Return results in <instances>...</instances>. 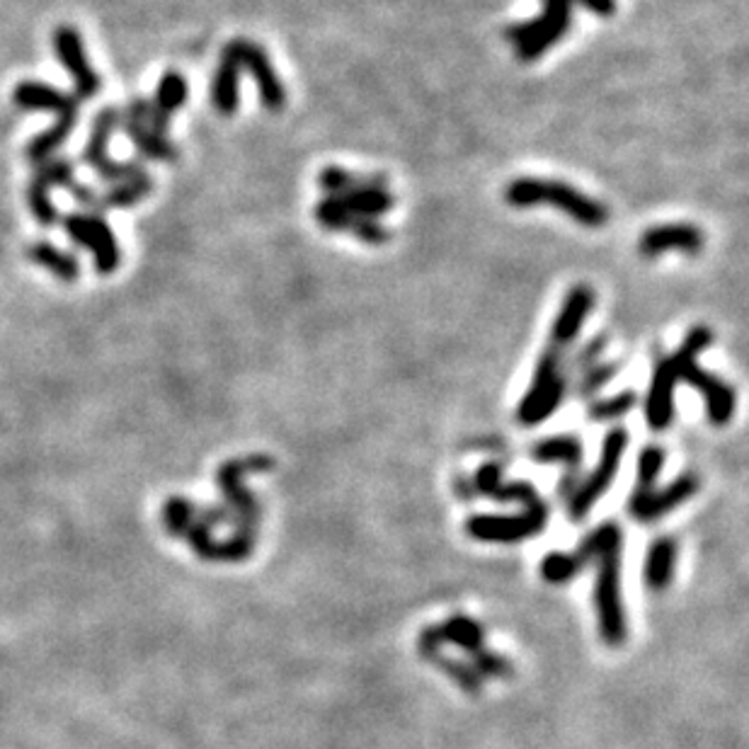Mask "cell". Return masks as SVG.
I'll return each mask as SVG.
<instances>
[{"instance_id":"obj_1","label":"cell","mask_w":749,"mask_h":749,"mask_svg":"<svg viewBox=\"0 0 749 749\" xmlns=\"http://www.w3.org/2000/svg\"><path fill=\"white\" fill-rule=\"evenodd\" d=\"M505 202L510 207L526 209L536 204L558 207L570 219L587 228H602L609 221V209L599 199L587 197L577 187L560 180H541V177H517L507 185Z\"/></svg>"},{"instance_id":"obj_6","label":"cell","mask_w":749,"mask_h":749,"mask_svg":"<svg viewBox=\"0 0 749 749\" xmlns=\"http://www.w3.org/2000/svg\"><path fill=\"white\" fill-rule=\"evenodd\" d=\"M626 447H628L626 430L616 427V430H611L609 434H606L599 463L594 466V471L590 473V476L582 480L577 488H573V493H570V500H568L570 519H575V522L585 519L592 507L599 502V497H602L606 490L614 485V478L621 468V459H623V454H626Z\"/></svg>"},{"instance_id":"obj_35","label":"cell","mask_w":749,"mask_h":749,"mask_svg":"<svg viewBox=\"0 0 749 749\" xmlns=\"http://www.w3.org/2000/svg\"><path fill=\"white\" fill-rule=\"evenodd\" d=\"M141 173H146L141 160H110V163H107L105 168L97 170L95 175L102 185L112 187V185H119V182H127L131 180V177H136Z\"/></svg>"},{"instance_id":"obj_38","label":"cell","mask_w":749,"mask_h":749,"mask_svg":"<svg viewBox=\"0 0 749 749\" xmlns=\"http://www.w3.org/2000/svg\"><path fill=\"white\" fill-rule=\"evenodd\" d=\"M606 347V337H594V340L587 342L585 347H580V352H575V357L570 359V371H587L594 364H599V357H602Z\"/></svg>"},{"instance_id":"obj_2","label":"cell","mask_w":749,"mask_h":749,"mask_svg":"<svg viewBox=\"0 0 749 749\" xmlns=\"http://www.w3.org/2000/svg\"><path fill=\"white\" fill-rule=\"evenodd\" d=\"M713 333L706 325H696L691 333L684 337L682 347L672 354L677 362L679 381L689 383L691 388L701 393L706 400V415L711 417L713 425H728L735 415V391L716 374L699 367V354L711 347Z\"/></svg>"},{"instance_id":"obj_28","label":"cell","mask_w":749,"mask_h":749,"mask_svg":"<svg viewBox=\"0 0 749 749\" xmlns=\"http://www.w3.org/2000/svg\"><path fill=\"white\" fill-rule=\"evenodd\" d=\"M153 187H156V182H153V177L148 173H141L131 177L127 182L107 187V192H100L102 209H105V214H110L114 209L136 207V204L144 202L146 197H151Z\"/></svg>"},{"instance_id":"obj_21","label":"cell","mask_w":749,"mask_h":749,"mask_svg":"<svg viewBox=\"0 0 749 749\" xmlns=\"http://www.w3.org/2000/svg\"><path fill=\"white\" fill-rule=\"evenodd\" d=\"M582 454H585V451H582L580 437H570V434H563V437H546L531 447V459L534 461L563 463L565 466L563 493L565 495L573 493V488L577 483V473H580V466H582Z\"/></svg>"},{"instance_id":"obj_7","label":"cell","mask_w":749,"mask_h":749,"mask_svg":"<svg viewBox=\"0 0 749 749\" xmlns=\"http://www.w3.org/2000/svg\"><path fill=\"white\" fill-rule=\"evenodd\" d=\"M66 236L78 245V248L88 250L95 260V270L102 277H110L117 272L122 253H119V240L114 236L110 221L105 216L97 214H83V211H71V214L61 219Z\"/></svg>"},{"instance_id":"obj_27","label":"cell","mask_w":749,"mask_h":749,"mask_svg":"<svg viewBox=\"0 0 749 749\" xmlns=\"http://www.w3.org/2000/svg\"><path fill=\"white\" fill-rule=\"evenodd\" d=\"M335 199L340 207L354 211L359 216H369V219H376V216L388 214L396 204L393 194L388 192V187H362V190H352L345 194H337Z\"/></svg>"},{"instance_id":"obj_39","label":"cell","mask_w":749,"mask_h":749,"mask_svg":"<svg viewBox=\"0 0 749 749\" xmlns=\"http://www.w3.org/2000/svg\"><path fill=\"white\" fill-rule=\"evenodd\" d=\"M570 3L582 5V8L590 10V13L599 17H611L616 10H619V3H616V0H570Z\"/></svg>"},{"instance_id":"obj_31","label":"cell","mask_w":749,"mask_h":749,"mask_svg":"<svg viewBox=\"0 0 749 749\" xmlns=\"http://www.w3.org/2000/svg\"><path fill=\"white\" fill-rule=\"evenodd\" d=\"M25 199H27V209H30L32 219L37 221L39 226L51 228L54 224H59V221H61L59 209H56L54 199H51V190H47L42 182L32 180V177H30V182H27V190H25Z\"/></svg>"},{"instance_id":"obj_37","label":"cell","mask_w":749,"mask_h":749,"mask_svg":"<svg viewBox=\"0 0 749 749\" xmlns=\"http://www.w3.org/2000/svg\"><path fill=\"white\" fill-rule=\"evenodd\" d=\"M473 665H476V672L480 677H500V679H510L512 677V665L505 660V657L488 653V650H480V653L471 655Z\"/></svg>"},{"instance_id":"obj_3","label":"cell","mask_w":749,"mask_h":749,"mask_svg":"<svg viewBox=\"0 0 749 749\" xmlns=\"http://www.w3.org/2000/svg\"><path fill=\"white\" fill-rule=\"evenodd\" d=\"M621 546L623 536L609 541L602 548L594 565H597V587H594V604H597L599 633L604 643L611 648H619L628 636L626 611H623L621 597Z\"/></svg>"},{"instance_id":"obj_9","label":"cell","mask_w":749,"mask_h":749,"mask_svg":"<svg viewBox=\"0 0 749 749\" xmlns=\"http://www.w3.org/2000/svg\"><path fill=\"white\" fill-rule=\"evenodd\" d=\"M548 522V507L543 510H524L517 517H493L480 514L466 522L468 536L488 543H519L529 536L541 534Z\"/></svg>"},{"instance_id":"obj_15","label":"cell","mask_w":749,"mask_h":749,"mask_svg":"<svg viewBox=\"0 0 749 749\" xmlns=\"http://www.w3.org/2000/svg\"><path fill=\"white\" fill-rule=\"evenodd\" d=\"M679 374L674 357L660 359L655 367L653 381H650L648 398H645V420L655 432L667 430L674 420V391H677Z\"/></svg>"},{"instance_id":"obj_10","label":"cell","mask_w":749,"mask_h":749,"mask_svg":"<svg viewBox=\"0 0 749 749\" xmlns=\"http://www.w3.org/2000/svg\"><path fill=\"white\" fill-rule=\"evenodd\" d=\"M54 49L59 56L61 66L73 80V90H76L78 100H93L100 93L102 80L97 71L90 64L88 51H85L83 37L73 25H61L54 30Z\"/></svg>"},{"instance_id":"obj_23","label":"cell","mask_w":749,"mask_h":749,"mask_svg":"<svg viewBox=\"0 0 749 749\" xmlns=\"http://www.w3.org/2000/svg\"><path fill=\"white\" fill-rule=\"evenodd\" d=\"M119 129V110L117 107H102L100 112L95 114L93 124H90V134L88 141H85L83 153H80V160H83L88 168H93L95 173L100 168H105L110 163V144Z\"/></svg>"},{"instance_id":"obj_34","label":"cell","mask_w":749,"mask_h":749,"mask_svg":"<svg viewBox=\"0 0 749 749\" xmlns=\"http://www.w3.org/2000/svg\"><path fill=\"white\" fill-rule=\"evenodd\" d=\"M665 466V451L660 447H645L638 456V488H655Z\"/></svg>"},{"instance_id":"obj_25","label":"cell","mask_w":749,"mask_h":749,"mask_svg":"<svg viewBox=\"0 0 749 749\" xmlns=\"http://www.w3.org/2000/svg\"><path fill=\"white\" fill-rule=\"evenodd\" d=\"M674 565H677V541L670 539V536L653 541V546L648 548V556H645V585L657 592L667 590L672 585Z\"/></svg>"},{"instance_id":"obj_5","label":"cell","mask_w":749,"mask_h":749,"mask_svg":"<svg viewBox=\"0 0 749 749\" xmlns=\"http://www.w3.org/2000/svg\"><path fill=\"white\" fill-rule=\"evenodd\" d=\"M573 25V3L570 0H543V13L526 22L507 27V42L514 44L519 61H536L548 49L556 47Z\"/></svg>"},{"instance_id":"obj_18","label":"cell","mask_w":749,"mask_h":749,"mask_svg":"<svg viewBox=\"0 0 749 749\" xmlns=\"http://www.w3.org/2000/svg\"><path fill=\"white\" fill-rule=\"evenodd\" d=\"M592 306H594V291L587 287V284H577V287L570 289L568 296H565L563 306H560L558 318L553 320L551 340H548V345L568 352L570 345L577 340V335H580L587 316H590Z\"/></svg>"},{"instance_id":"obj_12","label":"cell","mask_w":749,"mask_h":749,"mask_svg":"<svg viewBox=\"0 0 749 749\" xmlns=\"http://www.w3.org/2000/svg\"><path fill=\"white\" fill-rule=\"evenodd\" d=\"M696 493H699V478L694 473H684L672 485H667L665 490L636 488V493L631 495V502H628V512L640 519V522H653V519L662 517V514L672 512L674 507L684 505Z\"/></svg>"},{"instance_id":"obj_29","label":"cell","mask_w":749,"mask_h":749,"mask_svg":"<svg viewBox=\"0 0 749 749\" xmlns=\"http://www.w3.org/2000/svg\"><path fill=\"white\" fill-rule=\"evenodd\" d=\"M318 185H320V190L328 192L330 197H337V194L362 190V187H388V180H386V175H381V173L362 175V173H354V170H345V168H337V165H330V168L320 170Z\"/></svg>"},{"instance_id":"obj_30","label":"cell","mask_w":749,"mask_h":749,"mask_svg":"<svg viewBox=\"0 0 749 749\" xmlns=\"http://www.w3.org/2000/svg\"><path fill=\"white\" fill-rule=\"evenodd\" d=\"M32 180L42 182L47 190H68V187L78 180L76 163H73L68 156L56 153V156H51L47 160H42V163L34 165Z\"/></svg>"},{"instance_id":"obj_16","label":"cell","mask_w":749,"mask_h":749,"mask_svg":"<svg viewBox=\"0 0 749 749\" xmlns=\"http://www.w3.org/2000/svg\"><path fill=\"white\" fill-rule=\"evenodd\" d=\"M706 245V236L699 226L694 224H665L653 226L640 236V255L643 257H660L672 250L686 255H699Z\"/></svg>"},{"instance_id":"obj_13","label":"cell","mask_w":749,"mask_h":749,"mask_svg":"<svg viewBox=\"0 0 749 749\" xmlns=\"http://www.w3.org/2000/svg\"><path fill=\"white\" fill-rule=\"evenodd\" d=\"M456 645L468 655H476L485 648V633L483 626L468 616H451L442 626H430L420 633L417 638V650L420 655H430L434 650H442V645Z\"/></svg>"},{"instance_id":"obj_32","label":"cell","mask_w":749,"mask_h":749,"mask_svg":"<svg viewBox=\"0 0 749 749\" xmlns=\"http://www.w3.org/2000/svg\"><path fill=\"white\" fill-rule=\"evenodd\" d=\"M425 660H430L432 665L442 667V670L447 672L449 677L461 686V689H466L468 694H480V689H483V677H480L471 665H463V662L459 660H449L447 655H442V650H434V653L425 655Z\"/></svg>"},{"instance_id":"obj_20","label":"cell","mask_w":749,"mask_h":749,"mask_svg":"<svg viewBox=\"0 0 749 749\" xmlns=\"http://www.w3.org/2000/svg\"><path fill=\"white\" fill-rule=\"evenodd\" d=\"M15 107L25 112H51L56 117L61 114L80 112V100L76 95H68L54 85L42 83V80H22L13 90Z\"/></svg>"},{"instance_id":"obj_11","label":"cell","mask_w":749,"mask_h":749,"mask_svg":"<svg viewBox=\"0 0 749 749\" xmlns=\"http://www.w3.org/2000/svg\"><path fill=\"white\" fill-rule=\"evenodd\" d=\"M228 47L238 56L240 68H245V71L253 76L262 107H267V110L272 112L282 110V107L287 105V88H284V83L279 80L277 71H274L267 51L262 49L260 44L250 42V39H233Z\"/></svg>"},{"instance_id":"obj_26","label":"cell","mask_w":749,"mask_h":749,"mask_svg":"<svg viewBox=\"0 0 749 749\" xmlns=\"http://www.w3.org/2000/svg\"><path fill=\"white\" fill-rule=\"evenodd\" d=\"M78 117H80V112L61 114V117H56V122L51 124L49 129H44L42 134L34 136L30 144L25 146L27 163L37 165V163H42V160L56 156L59 148L71 139L73 129H76V124H78Z\"/></svg>"},{"instance_id":"obj_36","label":"cell","mask_w":749,"mask_h":749,"mask_svg":"<svg viewBox=\"0 0 749 749\" xmlns=\"http://www.w3.org/2000/svg\"><path fill=\"white\" fill-rule=\"evenodd\" d=\"M616 374H619V364H594V367L582 371L580 386H577V396H582V398L594 396V393H597L602 386H606V383L614 379Z\"/></svg>"},{"instance_id":"obj_4","label":"cell","mask_w":749,"mask_h":749,"mask_svg":"<svg viewBox=\"0 0 749 749\" xmlns=\"http://www.w3.org/2000/svg\"><path fill=\"white\" fill-rule=\"evenodd\" d=\"M568 386L565 376V352L558 347L548 345L536 362L534 379H531L529 391L524 393L522 403L517 408V420L524 427H534L539 422L548 420L560 408Z\"/></svg>"},{"instance_id":"obj_24","label":"cell","mask_w":749,"mask_h":749,"mask_svg":"<svg viewBox=\"0 0 749 749\" xmlns=\"http://www.w3.org/2000/svg\"><path fill=\"white\" fill-rule=\"evenodd\" d=\"M25 257L32 265H39L42 270L54 274L61 282L73 284L80 277V260L73 253H66L59 245L47 243V240H37V243L27 245Z\"/></svg>"},{"instance_id":"obj_8","label":"cell","mask_w":749,"mask_h":749,"mask_svg":"<svg viewBox=\"0 0 749 749\" xmlns=\"http://www.w3.org/2000/svg\"><path fill=\"white\" fill-rule=\"evenodd\" d=\"M148 105H151L148 97H134L127 110L119 112V129L127 134V139L134 144L141 158L158 160V163H175L177 156H180L177 146L168 136H160L148 127Z\"/></svg>"},{"instance_id":"obj_14","label":"cell","mask_w":749,"mask_h":749,"mask_svg":"<svg viewBox=\"0 0 749 749\" xmlns=\"http://www.w3.org/2000/svg\"><path fill=\"white\" fill-rule=\"evenodd\" d=\"M316 221L323 228L335 233H350V236L364 240V243L371 245H381L391 240V231L386 226L379 224L376 219H369V216H359L354 211L340 207L335 199H323V202L316 204Z\"/></svg>"},{"instance_id":"obj_17","label":"cell","mask_w":749,"mask_h":749,"mask_svg":"<svg viewBox=\"0 0 749 749\" xmlns=\"http://www.w3.org/2000/svg\"><path fill=\"white\" fill-rule=\"evenodd\" d=\"M473 485L480 495L495 497L500 502H519L524 510H541L546 507L539 490L526 480H502V466L500 463H485L476 471Z\"/></svg>"},{"instance_id":"obj_33","label":"cell","mask_w":749,"mask_h":749,"mask_svg":"<svg viewBox=\"0 0 749 749\" xmlns=\"http://www.w3.org/2000/svg\"><path fill=\"white\" fill-rule=\"evenodd\" d=\"M636 403H638L636 393L623 391V393H616V396H611V398L594 400V403L590 405V410H587V415H590L592 420H599V422L619 420V417L631 413V410L636 408Z\"/></svg>"},{"instance_id":"obj_19","label":"cell","mask_w":749,"mask_h":749,"mask_svg":"<svg viewBox=\"0 0 749 749\" xmlns=\"http://www.w3.org/2000/svg\"><path fill=\"white\" fill-rule=\"evenodd\" d=\"M190 100V83L180 71H165L158 80L156 95L148 105V127L156 134L165 136L170 129V119L177 110L187 105Z\"/></svg>"},{"instance_id":"obj_22","label":"cell","mask_w":749,"mask_h":749,"mask_svg":"<svg viewBox=\"0 0 749 749\" xmlns=\"http://www.w3.org/2000/svg\"><path fill=\"white\" fill-rule=\"evenodd\" d=\"M240 71L243 68H240L238 56L226 44L214 80H211V105L224 117H233L240 105Z\"/></svg>"}]
</instances>
